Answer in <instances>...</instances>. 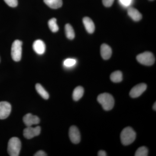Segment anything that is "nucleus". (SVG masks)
Returning a JSON list of instances; mask_svg holds the SVG:
<instances>
[{
  "mask_svg": "<svg viewBox=\"0 0 156 156\" xmlns=\"http://www.w3.org/2000/svg\"><path fill=\"white\" fill-rule=\"evenodd\" d=\"M120 137L121 142L123 145H130L136 139V132L131 127H126L121 132Z\"/></svg>",
  "mask_w": 156,
  "mask_h": 156,
  "instance_id": "1",
  "label": "nucleus"
},
{
  "mask_svg": "<svg viewBox=\"0 0 156 156\" xmlns=\"http://www.w3.org/2000/svg\"><path fill=\"white\" fill-rule=\"evenodd\" d=\"M97 100L105 110H111L114 106V99L109 93H104L100 94L98 97Z\"/></svg>",
  "mask_w": 156,
  "mask_h": 156,
  "instance_id": "2",
  "label": "nucleus"
},
{
  "mask_svg": "<svg viewBox=\"0 0 156 156\" xmlns=\"http://www.w3.org/2000/svg\"><path fill=\"white\" fill-rule=\"evenodd\" d=\"M21 147V144L19 138L16 137L11 138L8 146V152L11 156H18Z\"/></svg>",
  "mask_w": 156,
  "mask_h": 156,
  "instance_id": "3",
  "label": "nucleus"
},
{
  "mask_svg": "<svg viewBox=\"0 0 156 156\" xmlns=\"http://www.w3.org/2000/svg\"><path fill=\"white\" fill-rule=\"evenodd\" d=\"M22 42L19 40H15L11 47V55L12 59L15 62L20 61L22 56Z\"/></svg>",
  "mask_w": 156,
  "mask_h": 156,
  "instance_id": "4",
  "label": "nucleus"
},
{
  "mask_svg": "<svg viewBox=\"0 0 156 156\" xmlns=\"http://www.w3.org/2000/svg\"><path fill=\"white\" fill-rule=\"evenodd\" d=\"M136 60L140 64L144 65H152L154 63L155 58L152 53L150 52H145L140 53L136 56Z\"/></svg>",
  "mask_w": 156,
  "mask_h": 156,
  "instance_id": "5",
  "label": "nucleus"
},
{
  "mask_svg": "<svg viewBox=\"0 0 156 156\" xmlns=\"http://www.w3.org/2000/svg\"><path fill=\"white\" fill-rule=\"evenodd\" d=\"M11 111V106L7 101L0 102V119H5L9 116Z\"/></svg>",
  "mask_w": 156,
  "mask_h": 156,
  "instance_id": "6",
  "label": "nucleus"
},
{
  "mask_svg": "<svg viewBox=\"0 0 156 156\" xmlns=\"http://www.w3.org/2000/svg\"><path fill=\"white\" fill-rule=\"evenodd\" d=\"M41 128L40 126L33 128L31 126L27 127L23 130V136L27 139H30L34 136H38L41 133Z\"/></svg>",
  "mask_w": 156,
  "mask_h": 156,
  "instance_id": "7",
  "label": "nucleus"
},
{
  "mask_svg": "<svg viewBox=\"0 0 156 156\" xmlns=\"http://www.w3.org/2000/svg\"><path fill=\"white\" fill-rule=\"evenodd\" d=\"M147 86L145 83H140L136 85L131 89L130 92V96L132 98H136L142 95L146 90Z\"/></svg>",
  "mask_w": 156,
  "mask_h": 156,
  "instance_id": "8",
  "label": "nucleus"
},
{
  "mask_svg": "<svg viewBox=\"0 0 156 156\" xmlns=\"http://www.w3.org/2000/svg\"><path fill=\"white\" fill-rule=\"evenodd\" d=\"M69 136L73 143L77 144L81 140V135L79 129L75 126H72L69 130Z\"/></svg>",
  "mask_w": 156,
  "mask_h": 156,
  "instance_id": "9",
  "label": "nucleus"
},
{
  "mask_svg": "<svg viewBox=\"0 0 156 156\" xmlns=\"http://www.w3.org/2000/svg\"><path fill=\"white\" fill-rule=\"evenodd\" d=\"M24 124L27 127H30L34 125H37L40 123V119L37 116L31 114L26 115L23 118Z\"/></svg>",
  "mask_w": 156,
  "mask_h": 156,
  "instance_id": "10",
  "label": "nucleus"
},
{
  "mask_svg": "<svg viewBox=\"0 0 156 156\" xmlns=\"http://www.w3.org/2000/svg\"><path fill=\"white\" fill-rule=\"evenodd\" d=\"M33 48L37 54L42 55L45 53L46 45L44 41L41 40H37L34 42Z\"/></svg>",
  "mask_w": 156,
  "mask_h": 156,
  "instance_id": "11",
  "label": "nucleus"
},
{
  "mask_svg": "<svg viewBox=\"0 0 156 156\" xmlns=\"http://www.w3.org/2000/svg\"><path fill=\"white\" fill-rule=\"evenodd\" d=\"M101 54L102 58L105 60L108 59L112 55L111 48L106 44H103L101 47Z\"/></svg>",
  "mask_w": 156,
  "mask_h": 156,
  "instance_id": "12",
  "label": "nucleus"
},
{
  "mask_svg": "<svg viewBox=\"0 0 156 156\" xmlns=\"http://www.w3.org/2000/svg\"><path fill=\"white\" fill-rule=\"evenodd\" d=\"M128 14L129 17L135 21H138L142 19V14L137 9L130 7L128 9Z\"/></svg>",
  "mask_w": 156,
  "mask_h": 156,
  "instance_id": "13",
  "label": "nucleus"
},
{
  "mask_svg": "<svg viewBox=\"0 0 156 156\" xmlns=\"http://www.w3.org/2000/svg\"><path fill=\"white\" fill-rule=\"evenodd\" d=\"M83 23L86 30L89 34H92L95 30V24L93 21L89 17H85L83 19Z\"/></svg>",
  "mask_w": 156,
  "mask_h": 156,
  "instance_id": "14",
  "label": "nucleus"
},
{
  "mask_svg": "<svg viewBox=\"0 0 156 156\" xmlns=\"http://www.w3.org/2000/svg\"><path fill=\"white\" fill-rule=\"evenodd\" d=\"M44 2L52 9H57L62 7V0H44Z\"/></svg>",
  "mask_w": 156,
  "mask_h": 156,
  "instance_id": "15",
  "label": "nucleus"
},
{
  "mask_svg": "<svg viewBox=\"0 0 156 156\" xmlns=\"http://www.w3.org/2000/svg\"><path fill=\"white\" fill-rule=\"evenodd\" d=\"M84 90L83 87L79 86L76 87L73 93V99L75 101H78L83 95Z\"/></svg>",
  "mask_w": 156,
  "mask_h": 156,
  "instance_id": "16",
  "label": "nucleus"
},
{
  "mask_svg": "<svg viewBox=\"0 0 156 156\" xmlns=\"http://www.w3.org/2000/svg\"><path fill=\"white\" fill-rule=\"evenodd\" d=\"M110 79L112 82L115 83H120L123 80V75L122 72L116 71L112 73L110 76Z\"/></svg>",
  "mask_w": 156,
  "mask_h": 156,
  "instance_id": "17",
  "label": "nucleus"
},
{
  "mask_svg": "<svg viewBox=\"0 0 156 156\" xmlns=\"http://www.w3.org/2000/svg\"><path fill=\"white\" fill-rule=\"evenodd\" d=\"M36 89L39 95L44 99H48L49 98V95L48 92L45 90L44 87L41 84H37L35 86Z\"/></svg>",
  "mask_w": 156,
  "mask_h": 156,
  "instance_id": "18",
  "label": "nucleus"
},
{
  "mask_svg": "<svg viewBox=\"0 0 156 156\" xmlns=\"http://www.w3.org/2000/svg\"><path fill=\"white\" fill-rule=\"evenodd\" d=\"M65 30L66 34L69 40H73L74 38L75 34V32L73 29L72 26L70 24H66L65 27Z\"/></svg>",
  "mask_w": 156,
  "mask_h": 156,
  "instance_id": "19",
  "label": "nucleus"
},
{
  "mask_svg": "<svg viewBox=\"0 0 156 156\" xmlns=\"http://www.w3.org/2000/svg\"><path fill=\"white\" fill-rule=\"evenodd\" d=\"M48 26L50 30L53 32L55 33L58 31V27L56 23V18H53L50 19L48 21Z\"/></svg>",
  "mask_w": 156,
  "mask_h": 156,
  "instance_id": "20",
  "label": "nucleus"
},
{
  "mask_svg": "<svg viewBox=\"0 0 156 156\" xmlns=\"http://www.w3.org/2000/svg\"><path fill=\"white\" fill-rule=\"evenodd\" d=\"M148 150L145 147H139L135 152V156H147Z\"/></svg>",
  "mask_w": 156,
  "mask_h": 156,
  "instance_id": "21",
  "label": "nucleus"
},
{
  "mask_svg": "<svg viewBox=\"0 0 156 156\" xmlns=\"http://www.w3.org/2000/svg\"><path fill=\"white\" fill-rule=\"evenodd\" d=\"M76 59L73 58H67L64 60L63 64L66 67H72L76 64Z\"/></svg>",
  "mask_w": 156,
  "mask_h": 156,
  "instance_id": "22",
  "label": "nucleus"
},
{
  "mask_svg": "<svg viewBox=\"0 0 156 156\" xmlns=\"http://www.w3.org/2000/svg\"><path fill=\"white\" fill-rule=\"evenodd\" d=\"M4 1L8 5L12 8L17 7L18 5L17 0H4Z\"/></svg>",
  "mask_w": 156,
  "mask_h": 156,
  "instance_id": "23",
  "label": "nucleus"
},
{
  "mask_svg": "<svg viewBox=\"0 0 156 156\" xmlns=\"http://www.w3.org/2000/svg\"><path fill=\"white\" fill-rule=\"evenodd\" d=\"M120 4L125 7H128L131 5L132 0H119Z\"/></svg>",
  "mask_w": 156,
  "mask_h": 156,
  "instance_id": "24",
  "label": "nucleus"
},
{
  "mask_svg": "<svg viewBox=\"0 0 156 156\" xmlns=\"http://www.w3.org/2000/svg\"><path fill=\"white\" fill-rule=\"evenodd\" d=\"M114 0H102L104 5L106 7H110L113 4Z\"/></svg>",
  "mask_w": 156,
  "mask_h": 156,
  "instance_id": "25",
  "label": "nucleus"
},
{
  "mask_svg": "<svg viewBox=\"0 0 156 156\" xmlns=\"http://www.w3.org/2000/svg\"><path fill=\"white\" fill-rule=\"evenodd\" d=\"M34 156H48V155L44 151H38L34 155Z\"/></svg>",
  "mask_w": 156,
  "mask_h": 156,
  "instance_id": "26",
  "label": "nucleus"
},
{
  "mask_svg": "<svg viewBox=\"0 0 156 156\" xmlns=\"http://www.w3.org/2000/svg\"><path fill=\"white\" fill-rule=\"evenodd\" d=\"M98 156H106L107 154L105 151H98Z\"/></svg>",
  "mask_w": 156,
  "mask_h": 156,
  "instance_id": "27",
  "label": "nucleus"
},
{
  "mask_svg": "<svg viewBox=\"0 0 156 156\" xmlns=\"http://www.w3.org/2000/svg\"><path fill=\"white\" fill-rule=\"evenodd\" d=\"M153 109L155 111H156V102H155L153 106Z\"/></svg>",
  "mask_w": 156,
  "mask_h": 156,
  "instance_id": "28",
  "label": "nucleus"
},
{
  "mask_svg": "<svg viewBox=\"0 0 156 156\" xmlns=\"http://www.w3.org/2000/svg\"><path fill=\"white\" fill-rule=\"evenodd\" d=\"M150 1H153V0H150Z\"/></svg>",
  "mask_w": 156,
  "mask_h": 156,
  "instance_id": "29",
  "label": "nucleus"
},
{
  "mask_svg": "<svg viewBox=\"0 0 156 156\" xmlns=\"http://www.w3.org/2000/svg\"><path fill=\"white\" fill-rule=\"evenodd\" d=\"M0 62H1V58H0Z\"/></svg>",
  "mask_w": 156,
  "mask_h": 156,
  "instance_id": "30",
  "label": "nucleus"
}]
</instances>
